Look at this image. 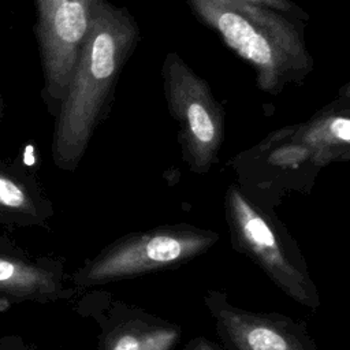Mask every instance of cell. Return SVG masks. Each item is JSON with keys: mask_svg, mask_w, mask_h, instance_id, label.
<instances>
[{"mask_svg": "<svg viewBox=\"0 0 350 350\" xmlns=\"http://www.w3.org/2000/svg\"><path fill=\"white\" fill-rule=\"evenodd\" d=\"M38 1V8H42V7H46L48 4L56 1V0H37Z\"/></svg>", "mask_w": 350, "mask_h": 350, "instance_id": "cell-15", "label": "cell"}, {"mask_svg": "<svg viewBox=\"0 0 350 350\" xmlns=\"http://www.w3.org/2000/svg\"><path fill=\"white\" fill-rule=\"evenodd\" d=\"M103 1L56 0L38 8L46 89L53 98H63L97 7Z\"/></svg>", "mask_w": 350, "mask_h": 350, "instance_id": "cell-6", "label": "cell"}, {"mask_svg": "<svg viewBox=\"0 0 350 350\" xmlns=\"http://www.w3.org/2000/svg\"><path fill=\"white\" fill-rule=\"evenodd\" d=\"M216 241L215 232L189 226L130 234L86 260L71 275V280L79 293L109 282L139 276L194 258Z\"/></svg>", "mask_w": 350, "mask_h": 350, "instance_id": "cell-3", "label": "cell"}, {"mask_svg": "<svg viewBox=\"0 0 350 350\" xmlns=\"http://www.w3.org/2000/svg\"><path fill=\"white\" fill-rule=\"evenodd\" d=\"M78 310L100 328V350H171L179 338L178 328L98 293L86 294Z\"/></svg>", "mask_w": 350, "mask_h": 350, "instance_id": "cell-7", "label": "cell"}, {"mask_svg": "<svg viewBox=\"0 0 350 350\" xmlns=\"http://www.w3.org/2000/svg\"><path fill=\"white\" fill-rule=\"evenodd\" d=\"M126 10L101 3L63 96L53 137V159L72 168L81 159L109 90L137 41Z\"/></svg>", "mask_w": 350, "mask_h": 350, "instance_id": "cell-1", "label": "cell"}, {"mask_svg": "<svg viewBox=\"0 0 350 350\" xmlns=\"http://www.w3.org/2000/svg\"><path fill=\"white\" fill-rule=\"evenodd\" d=\"M78 291L60 260L33 257L0 242V306L19 302L48 304Z\"/></svg>", "mask_w": 350, "mask_h": 350, "instance_id": "cell-8", "label": "cell"}, {"mask_svg": "<svg viewBox=\"0 0 350 350\" xmlns=\"http://www.w3.org/2000/svg\"><path fill=\"white\" fill-rule=\"evenodd\" d=\"M198 349L200 350H217V347L215 345H212L211 342H208L206 339L204 338H200L198 339Z\"/></svg>", "mask_w": 350, "mask_h": 350, "instance_id": "cell-14", "label": "cell"}, {"mask_svg": "<svg viewBox=\"0 0 350 350\" xmlns=\"http://www.w3.org/2000/svg\"><path fill=\"white\" fill-rule=\"evenodd\" d=\"M343 94H345L346 97H349V98H350V85L345 89V93H343Z\"/></svg>", "mask_w": 350, "mask_h": 350, "instance_id": "cell-16", "label": "cell"}, {"mask_svg": "<svg viewBox=\"0 0 350 350\" xmlns=\"http://www.w3.org/2000/svg\"><path fill=\"white\" fill-rule=\"evenodd\" d=\"M295 141L319 164L350 159V112H332L314 118L299 129Z\"/></svg>", "mask_w": 350, "mask_h": 350, "instance_id": "cell-10", "label": "cell"}, {"mask_svg": "<svg viewBox=\"0 0 350 350\" xmlns=\"http://www.w3.org/2000/svg\"><path fill=\"white\" fill-rule=\"evenodd\" d=\"M205 301L216 319L219 335L234 350H312L299 327L283 316L234 308L217 293H209Z\"/></svg>", "mask_w": 350, "mask_h": 350, "instance_id": "cell-9", "label": "cell"}, {"mask_svg": "<svg viewBox=\"0 0 350 350\" xmlns=\"http://www.w3.org/2000/svg\"><path fill=\"white\" fill-rule=\"evenodd\" d=\"M243 1H249V3H253V4H257V5H262V7L275 10L278 12L286 14L288 16L297 18V19L306 18V15L302 12V10L290 0H243Z\"/></svg>", "mask_w": 350, "mask_h": 350, "instance_id": "cell-12", "label": "cell"}, {"mask_svg": "<svg viewBox=\"0 0 350 350\" xmlns=\"http://www.w3.org/2000/svg\"><path fill=\"white\" fill-rule=\"evenodd\" d=\"M0 350H34L23 338L18 335L0 336Z\"/></svg>", "mask_w": 350, "mask_h": 350, "instance_id": "cell-13", "label": "cell"}, {"mask_svg": "<svg viewBox=\"0 0 350 350\" xmlns=\"http://www.w3.org/2000/svg\"><path fill=\"white\" fill-rule=\"evenodd\" d=\"M200 22L256 71L261 90L279 94L313 68L299 19L243 0H186Z\"/></svg>", "mask_w": 350, "mask_h": 350, "instance_id": "cell-2", "label": "cell"}, {"mask_svg": "<svg viewBox=\"0 0 350 350\" xmlns=\"http://www.w3.org/2000/svg\"><path fill=\"white\" fill-rule=\"evenodd\" d=\"M0 217L27 226L42 223L45 215L19 180L0 172Z\"/></svg>", "mask_w": 350, "mask_h": 350, "instance_id": "cell-11", "label": "cell"}, {"mask_svg": "<svg viewBox=\"0 0 350 350\" xmlns=\"http://www.w3.org/2000/svg\"><path fill=\"white\" fill-rule=\"evenodd\" d=\"M163 78L185 159L191 171L206 172L216 161L223 141V109L208 83L176 53L167 55Z\"/></svg>", "mask_w": 350, "mask_h": 350, "instance_id": "cell-4", "label": "cell"}, {"mask_svg": "<svg viewBox=\"0 0 350 350\" xmlns=\"http://www.w3.org/2000/svg\"><path fill=\"white\" fill-rule=\"evenodd\" d=\"M226 206L237 246L252 256L287 295L306 306H317L313 283L286 256L267 219L234 186L227 191Z\"/></svg>", "mask_w": 350, "mask_h": 350, "instance_id": "cell-5", "label": "cell"}, {"mask_svg": "<svg viewBox=\"0 0 350 350\" xmlns=\"http://www.w3.org/2000/svg\"><path fill=\"white\" fill-rule=\"evenodd\" d=\"M186 350H200V349H198V340L191 346V349H186Z\"/></svg>", "mask_w": 350, "mask_h": 350, "instance_id": "cell-17", "label": "cell"}]
</instances>
